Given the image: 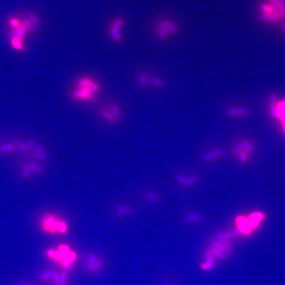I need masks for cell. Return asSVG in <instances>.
Instances as JSON below:
<instances>
[{"label":"cell","mask_w":285,"mask_h":285,"mask_svg":"<svg viewBox=\"0 0 285 285\" xmlns=\"http://www.w3.org/2000/svg\"><path fill=\"white\" fill-rule=\"evenodd\" d=\"M101 265H102V262H101L100 259L96 258V257H94L93 258L89 259V269H90L91 270H97V269L100 268Z\"/></svg>","instance_id":"8fae6325"},{"label":"cell","mask_w":285,"mask_h":285,"mask_svg":"<svg viewBox=\"0 0 285 285\" xmlns=\"http://www.w3.org/2000/svg\"><path fill=\"white\" fill-rule=\"evenodd\" d=\"M283 123H284V128L285 131V120L284 121V122H283Z\"/></svg>","instance_id":"4fadbf2b"},{"label":"cell","mask_w":285,"mask_h":285,"mask_svg":"<svg viewBox=\"0 0 285 285\" xmlns=\"http://www.w3.org/2000/svg\"><path fill=\"white\" fill-rule=\"evenodd\" d=\"M124 21L122 19H117L112 22L110 27V36L115 42L120 43L122 41V32L121 29L124 27Z\"/></svg>","instance_id":"8992f818"},{"label":"cell","mask_w":285,"mask_h":285,"mask_svg":"<svg viewBox=\"0 0 285 285\" xmlns=\"http://www.w3.org/2000/svg\"><path fill=\"white\" fill-rule=\"evenodd\" d=\"M256 11L261 23L281 31L285 29V0H260Z\"/></svg>","instance_id":"7a4b0ae2"},{"label":"cell","mask_w":285,"mask_h":285,"mask_svg":"<svg viewBox=\"0 0 285 285\" xmlns=\"http://www.w3.org/2000/svg\"><path fill=\"white\" fill-rule=\"evenodd\" d=\"M263 215L261 213H253L252 215H249L247 217L248 219L249 225L251 228V229L254 230L255 228L258 227L259 223L263 221Z\"/></svg>","instance_id":"9c48e42d"},{"label":"cell","mask_w":285,"mask_h":285,"mask_svg":"<svg viewBox=\"0 0 285 285\" xmlns=\"http://www.w3.org/2000/svg\"><path fill=\"white\" fill-rule=\"evenodd\" d=\"M178 31V26L170 20L160 21L156 25L155 33L158 39L166 40L175 35Z\"/></svg>","instance_id":"5b68a950"},{"label":"cell","mask_w":285,"mask_h":285,"mask_svg":"<svg viewBox=\"0 0 285 285\" xmlns=\"http://www.w3.org/2000/svg\"><path fill=\"white\" fill-rule=\"evenodd\" d=\"M237 224L239 233L242 234V235H249L253 231L250 225H249L247 217H243V216L238 217Z\"/></svg>","instance_id":"52a82bcc"},{"label":"cell","mask_w":285,"mask_h":285,"mask_svg":"<svg viewBox=\"0 0 285 285\" xmlns=\"http://www.w3.org/2000/svg\"><path fill=\"white\" fill-rule=\"evenodd\" d=\"M229 113L232 116H244L247 114V110L243 109H231Z\"/></svg>","instance_id":"7c38bea8"},{"label":"cell","mask_w":285,"mask_h":285,"mask_svg":"<svg viewBox=\"0 0 285 285\" xmlns=\"http://www.w3.org/2000/svg\"><path fill=\"white\" fill-rule=\"evenodd\" d=\"M99 90L100 87L94 79L83 77L77 81L73 91V96L78 100H91L95 98Z\"/></svg>","instance_id":"3957f363"},{"label":"cell","mask_w":285,"mask_h":285,"mask_svg":"<svg viewBox=\"0 0 285 285\" xmlns=\"http://www.w3.org/2000/svg\"><path fill=\"white\" fill-rule=\"evenodd\" d=\"M44 231L51 234H63L67 230V224L62 219L53 214H47L41 220Z\"/></svg>","instance_id":"277c9868"},{"label":"cell","mask_w":285,"mask_h":285,"mask_svg":"<svg viewBox=\"0 0 285 285\" xmlns=\"http://www.w3.org/2000/svg\"><path fill=\"white\" fill-rule=\"evenodd\" d=\"M39 20L35 14L13 16L8 21L11 47L16 51H22L25 48L26 38L35 31Z\"/></svg>","instance_id":"6da1fadb"},{"label":"cell","mask_w":285,"mask_h":285,"mask_svg":"<svg viewBox=\"0 0 285 285\" xmlns=\"http://www.w3.org/2000/svg\"><path fill=\"white\" fill-rule=\"evenodd\" d=\"M275 116L278 117L283 122L285 120V101L279 102L274 110Z\"/></svg>","instance_id":"30bf717a"},{"label":"cell","mask_w":285,"mask_h":285,"mask_svg":"<svg viewBox=\"0 0 285 285\" xmlns=\"http://www.w3.org/2000/svg\"><path fill=\"white\" fill-rule=\"evenodd\" d=\"M238 152L239 153V158L241 160L244 161L247 157V154L252 150L253 146L248 142H243V143L239 144L238 147Z\"/></svg>","instance_id":"ba28073f"}]
</instances>
